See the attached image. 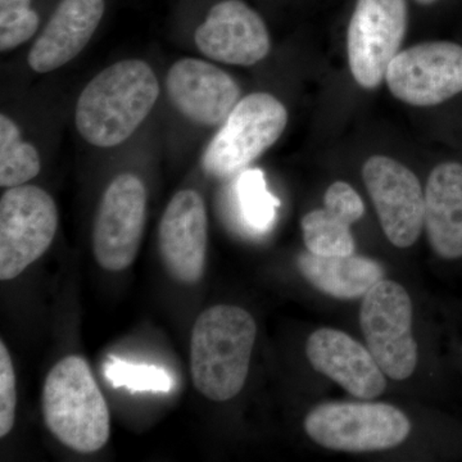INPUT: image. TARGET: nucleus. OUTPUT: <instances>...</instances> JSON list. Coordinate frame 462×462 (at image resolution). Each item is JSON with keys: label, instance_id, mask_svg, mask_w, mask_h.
Masks as SVG:
<instances>
[{"label": "nucleus", "instance_id": "obj_14", "mask_svg": "<svg viewBox=\"0 0 462 462\" xmlns=\"http://www.w3.org/2000/svg\"><path fill=\"white\" fill-rule=\"evenodd\" d=\"M166 87L173 107L208 127L224 124L240 98L239 85L229 74L197 58L173 63Z\"/></svg>", "mask_w": 462, "mask_h": 462}, {"label": "nucleus", "instance_id": "obj_26", "mask_svg": "<svg viewBox=\"0 0 462 462\" xmlns=\"http://www.w3.org/2000/svg\"><path fill=\"white\" fill-rule=\"evenodd\" d=\"M415 2H418L419 5H431V3L437 2V0H415Z\"/></svg>", "mask_w": 462, "mask_h": 462}, {"label": "nucleus", "instance_id": "obj_8", "mask_svg": "<svg viewBox=\"0 0 462 462\" xmlns=\"http://www.w3.org/2000/svg\"><path fill=\"white\" fill-rule=\"evenodd\" d=\"M406 0H358L346 36L349 67L358 85L375 89L400 53L407 30Z\"/></svg>", "mask_w": 462, "mask_h": 462}, {"label": "nucleus", "instance_id": "obj_12", "mask_svg": "<svg viewBox=\"0 0 462 462\" xmlns=\"http://www.w3.org/2000/svg\"><path fill=\"white\" fill-rule=\"evenodd\" d=\"M208 218L205 202L196 190H180L167 205L158 247L167 272L182 284H196L205 273Z\"/></svg>", "mask_w": 462, "mask_h": 462}, {"label": "nucleus", "instance_id": "obj_3", "mask_svg": "<svg viewBox=\"0 0 462 462\" xmlns=\"http://www.w3.org/2000/svg\"><path fill=\"white\" fill-rule=\"evenodd\" d=\"M42 415L51 433L72 451L93 454L108 442V404L80 356H67L51 367L42 388Z\"/></svg>", "mask_w": 462, "mask_h": 462}, {"label": "nucleus", "instance_id": "obj_11", "mask_svg": "<svg viewBox=\"0 0 462 462\" xmlns=\"http://www.w3.org/2000/svg\"><path fill=\"white\" fill-rule=\"evenodd\" d=\"M363 178L389 242L411 247L424 227L425 193L418 176L393 158L373 156Z\"/></svg>", "mask_w": 462, "mask_h": 462}, {"label": "nucleus", "instance_id": "obj_19", "mask_svg": "<svg viewBox=\"0 0 462 462\" xmlns=\"http://www.w3.org/2000/svg\"><path fill=\"white\" fill-rule=\"evenodd\" d=\"M231 196L233 217L252 236H263L273 229L281 200L267 189L263 172L245 169L234 182Z\"/></svg>", "mask_w": 462, "mask_h": 462}, {"label": "nucleus", "instance_id": "obj_17", "mask_svg": "<svg viewBox=\"0 0 462 462\" xmlns=\"http://www.w3.org/2000/svg\"><path fill=\"white\" fill-rule=\"evenodd\" d=\"M424 226L438 256L462 257L461 163H440L430 172L425 189Z\"/></svg>", "mask_w": 462, "mask_h": 462}, {"label": "nucleus", "instance_id": "obj_10", "mask_svg": "<svg viewBox=\"0 0 462 462\" xmlns=\"http://www.w3.org/2000/svg\"><path fill=\"white\" fill-rule=\"evenodd\" d=\"M397 99L418 107L440 105L462 93V47L430 42L400 51L385 74Z\"/></svg>", "mask_w": 462, "mask_h": 462}, {"label": "nucleus", "instance_id": "obj_13", "mask_svg": "<svg viewBox=\"0 0 462 462\" xmlns=\"http://www.w3.org/2000/svg\"><path fill=\"white\" fill-rule=\"evenodd\" d=\"M194 38L206 57L227 65H256L272 47L263 18L242 0L214 5Z\"/></svg>", "mask_w": 462, "mask_h": 462}, {"label": "nucleus", "instance_id": "obj_16", "mask_svg": "<svg viewBox=\"0 0 462 462\" xmlns=\"http://www.w3.org/2000/svg\"><path fill=\"white\" fill-rule=\"evenodd\" d=\"M105 14V0H62L30 51L33 71L47 74L74 60L87 47Z\"/></svg>", "mask_w": 462, "mask_h": 462}, {"label": "nucleus", "instance_id": "obj_6", "mask_svg": "<svg viewBox=\"0 0 462 462\" xmlns=\"http://www.w3.org/2000/svg\"><path fill=\"white\" fill-rule=\"evenodd\" d=\"M360 325L367 348L388 378L401 382L415 373L412 302L402 285L384 279L374 285L361 303Z\"/></svg>", "mask_w": 462, "mask_h": 462}, {"label": "nucleus", "instance_id": "obj_25", "mask_svg": "<svg viewBox=\"0 0 462 462\" xmlns=\"http://www.w3.org/2000/svg\"><path fill=\"white\" fill-rule=\"evenodd\" d=\"M324 207L348 225L357 223L365 212L364 200L360 194L345 181L333 182L328 188Z\"/></svg>", "mask_w": 462, "mask_h": 462}, {"label": "nucleus", "instance_id": "obj_9", "mask_svg": "<svg viewBox=\"0 0 462 462\" xmlns=\"http://www.w3.org/2000/svg\"><path fill=\"white\" fill-rule=\"evenodd\" d=\"M147 217V189L138 176L121 173L108 185L93 231L97 263L107 272L132 266L141 247Z\"/></svg>", "mask_w": 462, "mask_h": 462}, {"label": "nucleus", "instance_id": "obj_24", "mask_svg": "<svg viewBox=\"0 0 462 462\" xmlns=\"http://www.w3.org/2000/svg\"><path fill=\"white\" fill-rule=\"evenodd\" d=\"M16 374L5 342H0V437H7L16 420Z\"/></svg>", "mask_w": 462, "mask_h": 462}, {"label": "nucleus", "instance_id": "obj_4", "mask_svg": "<svg viewBox=\"0 0 462 462\" xmlns=\"http://www.w3.org/2000/svg\"><path fill=\"white\" fill-rule=\"evenodd\" d=\"M307 436L333 451L365 454L402 445L411 422L391 403L364 401H331L307 413Z\"/></svg>", "mask_w": 462, "mask_h": 462}, {"label": "nucleus", "instance_id": "obj_21", "mask_svg": "<svg viewBox=\"0 0 462 462\" xmlns=\"http://www.w3.org/2000/svg\"><path fill=\"white\" fill-rule=\"evenodd\" d=\"M307 251L319 256H349L356 242L351 225L327 208L309 212L300 221Z\"/></svg>", "mask_w": 462, "mask_h": 462}, {"label": "nucleus", "instance_id": "obj_18", "mask_svg": "<svg viewBox=\"0 0 462 462\" xmlns=\"http://www.w3.org/2000/svg\"><path fill=\"white\" fill-rule=\"evenodd\" d=\"M297 266L310 284L337 300L361 298L384 279V269L373 258L319 256L307 251L298 256Z\"/></svg>", "mask_w": 462, "mask_h": 462}, {"label": "nucleus", "instance_id": "obj_2", "mask_svg": "<svg viewBox=\"0 0 462 462\" xmlns=\"http://www.w3.org/2000/svg\"><path fill=\"white\" fill-rule=\"evenodd\" d=\"M256 336V321L242 307L216 305L203 311L190 339V373L197 391L215 402L238 396Z\"/></svg>", "mask_w": 462, "mask_h": 462}, {"label": "nucleus", "instance_id": "obj_15", "mask_svg": "<svg viewBox=\"0 0 462 462\" xmlns=\"http://www.w3.org/2000/svg\"><path fill=\"white\" fill-rule=\"evenodd\" d=\"M306 355L316 372L360 400L382 396L387 388L385 374L367 346L333 328L314 331L306 342Z\"/></svg>", "mask_w": 462, "mask_h": 462}, {"label": "nucleus", "instance_id": "obj_5", "mask_svg": "<svg viewBox=\"0 0 462 462\" xmlns=\"http://www.w3.org/2000/svg\"><path fill=\"white\" fill-rule=\"evenodd\" d=\"M288 123L284 105L267 93H254L236 103L202 158L205 172L226 179L247 169L281 138Z\"/></svg>", "mask_w": 462, "mask_h": 462}, {"label": "nucleus", "instance_id": "obj_1", "mask_svg": "<svg viewBox=\"0 0 462 462\" xmlns=\"http://www.w3.org/2000/svg\"><path fill=\"white\" fill-rule=\"evenodd\" d=\"M160 96L147 62L126 60L107 67L81 91L75 123L85 141L112 148L129 139L151 114Z\"/></svg>", "mask_w": 462, "mask_h": 462}, {"label": "nucleus", "instance_id": "obj_20", "mask_svg": "<svg viewBox=\"0 0 462 462\" xmlns=\"http://www.w3.org/2000/svg\"><path fill=\"white\" fill-rule=\"evenodd\" d=\"M41 157L30 143L21 139L17 125L0 116V185L14 188L25 185L41 172Z\"/></svg>", "mask_w": 462, "mask_h": 462}, {"label": "nucleus", "instance_id": "obj_7", "mask_svg": "<svg viewBox=\"0 0 462 462\" xmlns=\"http://www.w3.org/2000/svg\"><path fill=\"white\" fill-rule=\"evenodd\" d=\"M56 202L33 185L9 188L0 200V281L21 275L56 236Z\"/></svg>", "mask_w": 462, "mask_h": 462}, {"label": "nucleus", "instance_id": "obj_23", "mask_svg": "<svg viewBox=\"0 0 462 462\" xmlns=\"http://www.w3.org/2000/svg\"><path fill=\"white\" fill-rule=\"evenodd\" d=\"M32 0H0V50H14L32 38L39 16L30 8Z\"/></svg>", "mask_w": 462, "mask_h": 462}, {"label": "nucleus", "instance_id": "obj_22", "mask_svg": "<svg viewBox=\"0 0 462 462\" xmlns=\"http://www.w3.org/2000/svg\"><path fill=\"white\" fill-rule=\"evenodd\" d=\"M105 376L115 388L132 392L169 393L173 385L171 375L163 367L127 363L117 357H111L106 363Z\"/></svg>", "mask_w": 462, "mask_h": 462}]
</instances>
